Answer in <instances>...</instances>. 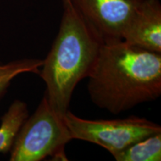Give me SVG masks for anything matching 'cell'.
<instances>
[{"mask_svg":"<svg viewBox=\"0 0 161 161\" xmlns=\"http://www.w3.org/2000/svg\"><path fill=\"white\" fill-rule=\"evenodd\" d=\"M72 140L64 117L50 105L46 93L35 113L23 122L11 151V161L65 160L64 148Z\"/></svg>","mask_w":161,"mask_h":161,"instance_id":"obj_3","label":"cell"},{"mask_svg":"<svg viewBox=\"0 0 161 161\" xmlns=\"http://www.w3.org/2000/svg\"><path fill=\"white\" fill-rule=\"evenodd\" d=\"M113 157L116 161H160L161 132L134 142Z\"/></svg>","mask_w":161,"mask_h":161,"instance_id":"obj_8","label":"cell"},{"mask_svg":"<svg viewBox=\"0 0 161 161\" xmlns=\"http://www.w3.org/2000/svg\"><path fill=\"white\" fill-rule=\"evenodd\" d=\"M122 40L130 45L161 54V5L143 0L126 28Z\"/></svg>","mask_w":161,"mask_h":161,"instance_id":"obj_6","label":"cell"},{"mask_svg":"<svg viewBox=\"0 0 161 161\" xmlns=\"http://www.w3.org/2000/svg\"><path fill=\"white\" fill-rule=\"evenodd\" d=\"M43 60L35 58H24L0 64V98L7 91L11 81L23 73H35L39 75Z\"/></svg>","mask_w":161,"mask_h":161,"instance_id":"obj_9","label":"cell"},{"mask_svg":"<svg viewBox=\"0 0 161 161\" xmlns=\"http://www.w3.org/2000/svg\"><path fill=\"white\" fill-rule=\"evenodd\" d=\"M64 120L72 140L96 144L112 155L139 140L161 132L160 125L137 116L117 119L90 120L78 117L69 110Z\"/></svg>","mask_w":161,"mask_h":161,"instance_id":"obj_4","label":"cell"},{"mask_svg":"<svg viewBox=\"0 0 161 161\" xmlns=\"http://www.w3.org/2000/svg\"><path fill=\"white\" fill-rule=\"evenodd\" d=\"M61 1H62V3H66V2L69 1V0H61Z\"/></svg>","mask_w":161,"mask_h":161,"instance_id":"obj_10","label":"cell"},{"mask_svg":"<svg viewBox=\"0 0 161 161\" xmlns=\"http://www.w3.org/2000/svg\"><path fill=\"white\" fill-rule=\"evenodd\" d=\"M87 90L96 106L119 114L161 95V54L123 40L103 43Z\"/></svg>","mask_w":161,"mask_h":161,"instance_id":"obj_1","label":"cell"},{"mask_svg":"<svg viewBox=\"0 0 161 161\" xmlns=\"http://www.w3.org/2000/svg\"><path fill=\"white\" fill-rule=\"evenodd\" d=\"M104 43L122 40L128 24L143 0H69Z\"/></svg>","mask_w":161,"mask_h":161,"instance_id":"obj_5","label":"cell"},{"mask_svg":"<svg viewBox=\"0 0 161 161\" xmlns=\"http://www.w3.org/2000/svg\"><path fill=\"white\" fill-rule=\"evenodd\" d=\"M63 6L59 31L39 73L50 105L62 117L69 110L76 86L93 69L104 43L71 2Z\"/></svg>","mask_w":161,"mask_h":161,"instance_id":"obj_2","label":"cell"},{"mask_svg":"<svg viewBox=\"0 0 161 161\" xmlns=\"http://www.w3.org/2000/svg\"><path fill=\"white\" fill-rule=\"evenodd\" d=\"M29 116L25 102L15 100L1 118L0 125V153L8 152L23 122Z\"/></svg>","mask_w":161,"mask_h":161,"instance_id":"obj_7","label":"cell"}]
</instances>
